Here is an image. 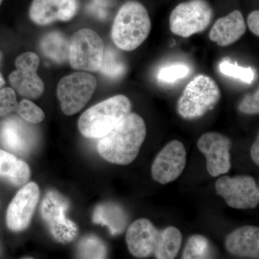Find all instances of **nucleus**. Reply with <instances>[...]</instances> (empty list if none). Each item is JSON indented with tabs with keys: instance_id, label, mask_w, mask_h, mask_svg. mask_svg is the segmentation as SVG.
<instances>
[{
	"instance_id": "nucleus-8",
	"label": "nucleus",
	"mask_w": 259,
	"mask_h": 259,
	"mask_svg": "<svg viewBox=\"0 0 259 259\" xmlns=\"http://www.w3.org/2000/svg\"><path fill=\"white\" fill-rule=\"evenodd\" d=\"M69 202L61 194L50 191L45 196L40 207L42 220L56 241L68 243L74 241L78 235V227L66 217Z\"/></svg>"
},
{
	"instance_id": "nucleus-27",
	"label": "nucleus",
	"mask_w": 259,
	"mask_h": 259,
	"mask_svg": "<svg viewBox=\"0 0 259 259\" xmlns=\"http://www.w3.org/2000/svg\"><path fill=\"white\" fill-rule=\"evenodd\" d=\"M15 112L30 123H40L45 118V113L41 109L28 100H23L18 103Z\"/></svg>"
},
{
	"instance_id": "nucleus-33",
	"label": "nucleus",
	"mask_w": 259,
	"mask_h": 259,
	"mask_svg": "<svg viewBox=\"0 0 259 259\" xmlns=\"http://www.w3.org/2000/svg\"><path fill=\"white\" fill-rule=\"evenodd\" d=\"M5 83V81L4 78H3V75L0 73V88H2V87L4 86Z\"/></svg>"
},
{
	"instance_id": "nucleus-22",
	"label": "nucleus",
	"mask_w": 259,
	"mask_h": 259,
	"mask_svg": "<svg viewBox=\"0 0 259 259\" xmlns=\"http://www.w3.org/2000/svg\"><path fill=\"white\" fill-rule=\"evenodd\" d=\"M182 233L176 227H167L160 233L157 246L153 255L157 259L176 258L182 245Z\"/></svg>"
},
{
	"instance_id": "nucleus-28",
	"label": "nucleus",
	"mask_w": 259,
	"mask_h": 259,
	"mask_svg": "<svg viewBox=\"0 0 259 259\" xmlns=\"http://www.w3.org/2000/svg\"><path fill=\"white\" fill-rule=\"evenodd\" d=\"M190 69L185 64H177L166 66L160 70L158 79L163 83H171L184 79L190 74Z\"/></svg>"
},
{
	"instance_id": "nucleus-31",
	"label": "nucleus",
	"mask_w": 259,
	"mask_h": 259,
	"mask_svg": "<svg viewBox=\"0 0 259 259\" xmlns=\"http://www.w3.org/2000/svg\"><path fill=\"white\" fill-rule=\"evenodd\" d=\"M248 26L250 31L253 32L255 35H259V12L258 10L250 13L248 17Z\"/></svg>"
},
{
	"instance_id": "nucleus-21",
	"label": "nucleus",
	"mask_w": 259,
	"mask_h": 259,
	"mask_svg": "<svg viewBox=\"0 0 259 259\" xmlns=\"http://www.w3.org/2000/svg\"><path fill=\"white\" fill-rule=\"evenodd\" d=\"M69 42L61 32L54 31L47 34L40 42L44 55L58 64L69 59Z\"/></svg>"
},
{
	"instance_id": "nucleus-6",
	"label": "nucleus",
	"mask_w": 259,
	"mask_h": 259,
	"mask_svg": "<svg viewBox=\"0 0 259 259\" xmlns=\"http://www.w3.org/2000/svg\"><path fill=\"white\" fill-rule=\"evenodd\" d=\"M69 60L73 69L96 72L103 57V40L95 30L83 28L75 32L69 42Z\"/></svg>"
},
{
	"instance_id": "nucleus-24",
	"label": "nucleus",
	"mask_w": 259,
	"mask_h": 259,
	"mask_svg": "<svg viewBox=\"0 0 259 259\" xmlns=\"http://www.w3.org/2000/svg\"><path fill=\"white\" fill-rule=\"evenodd\" d=\"M77 256L80 258H105L107 256L106 245L96 236L85 237L78 245Z\"/></svg>"
},
{
	"instance_id": "nucleus-15",
	"label": "nucleus",
	"mask_w": 259,
	"mask_h": 259,
	"mask_svg": "<svg viewBox=\"0 0 259 259\" xmlns=\"http://www.w3.org/2000/svg\"><path fill=\"white\" fill-rule=\"evenodd\" d=\"M77 10V0H33L29 15L37 25H47L56 21H69Z\"/></svg>"
},
{
	"instance_id": "nucleus-34",
	"label": "nucleus",
	"mask_w": 259,
	"mask_h": 259,
	"mask_svg": "<svg viewBox=\"0 0 259 259\" xmlns=\"http://www.w3.org/2000/svg\"><path fill=\"white\" fill-rule=\"evenodd\" d=\"M2 59H3V55H2V53L0 52V64H1Z\"/></svg>"
},
{
	"instance_id": "nucleus-11",
	"label": "nucleus",
	"mask_w": 259,
	"mask_h": 259,
	"mask_svg": "<svg viewBox=\"0 0 259 259\" xmlns=\"http://www.w3.org/2000/svg\"><path fill=\"white\" fill-rule=\"evenodd\" d=\"M187 152L180 141L174 140L158 153L151 167L153 180L166 185L177 180L185 169Z\"/></svg>"
},
{
	"instance_id": "nucleus-25",
	"label": "nucleus",
	"mask_w": 259,
	"mask_h": 259,
	"mask_svg": "<svg viewBox=\"0 0 259 259\" xmlns=\"http://www.w3.org/2000/svg\"><path fill=\"white\" fill-rule=\"evenodd\" d=\"M211 258V248L208 240L201 235H194L191 236L184 249L182 258Z\"/></svg>"
},
{
	"instance_id": "nucleus-14",
	"label": "nucleus",
	"mask_w": 259,
	"mask_h": 259,
	"mask_svg": "<svg viewBox=\"0 0 259 259\" xmlns=\"http://www.w3.org/2000/svg\"><path fill=\"white\" fill-rule=\"evenodd\" d=\"M161 231L151 221L142 218L130 226L125 240L130 253L137 258H147L154 253Z\"/></svg>"
},
{
	"instance_id": "nucleus-2",
	"label": "nucleus",
	"mask_w": 259,
	"mask_h": 259,
	"mask_svg": "<svg viewBox=\"0 0 259 259\" xmlns=\"http://www.w3.org/2000/svg\"><path fill=\"white\" fill-rule=\"evenodd\" d=\"M151 30V18L144 5L138 1H128L116 15L111 37L121 50L132 51L147 39Z\"/></svg>"
},
{
	"instance_id": "nucleus-19",
	"label": "nucleus",
	"mask_w": 259,
	"mask_h": 259,
	"mask_svg": "<svg viewBox=\"0 0 259 259\" xmlns=\"http://www.w3.org/2000/svg\"><path fill=\"white\" fill-rule=\"evenodd\" d=\"M30 177L28 165L14 155L0 150V177L15 186L26 183Z\"/></svg>"
},
{
	"instance_id": "nucleus-16",
	"label": "nucleus",
	"mask_w": 259,
	"mask_h": 259,
	"mask_svg": "<svg viewBox=\"0 0 259 259\" xmlns=\"http://www.w3.org/2000/svg\"><path fill=\"white\" fill-rule=\"evenodd\" d=\"M246 26L243 15L238 10L218 19L209 32V39L221 47L238 41L244 35Z\"/></svg>"
},
{
	"instance_id": "nucleus-20",
	"label": "nucleus",
	"mask_w": 259,
	"mask_h": 259,
	"mask_svg": "<svg viewBox=\"0 0 259 259\" xmlns=\"http://www.w3.org/2000/svg\"><path fill=\"white\" fill-rule=\"evenodd\" d=\"M93 221L107 226L112 235H117L125 230L127 217L120 206L112 203L102 204L95 209Z\"/></svg>"
},
{
	"instance_id": "nucleus-26",
	"label": "nucleus",
	"mask_w": 259,
	"mask_h": 259,
	"mask_svg": "<svg viewBox=\"0 0 259 259\" xmlns=\"http://www.w3.org/2000/svg\"><path fill=\"white\" fill-rule=\"evenodd\" d=\"M220 71L225 76L240 79L243 82L251 83L255 78V73L251 67H242L236 62L231 63L230 59H225L219 65Z\"/></svg>"
},
{
	"instance_id": "nucleus-23",
	"label": "nucleus",
	"mask_w": 259,
	"mask_h": 259,
	"mask_svg": "<svg viewBox=\"0 0 259 259\" xmlns=\"http://www.w3.org/2000/svg\"><path fill=\"white\" fill-rule=\"evenodd\" d=\"M99 71L107 77L117 79L125 74L126 66L119 53L115 49L108 47L104 50Z\"/></svg>"
},
{
	"instance_id": "nucleus-29",
	"label": "nucleus",
	"mask_w": 259,
	"mask_h": 259,
	"mask_svg": "<svg viewBox=\"0 0 259 259\" xmlns=\"http://www.w3.org/2000/svg\"><path fill=\"white\" fill-rule=\"evenodd\" d=\"M16 94L10 88L0 89V117H6L18 107Z\"/></svg>"
},
{
	"instance_id": "nucleus-13",
	"label": "nucleus",
	"mask_w": 259,
	"mask_h": 259,
	"mask_svg": "<svg viewBox=\"0 0 259 259\" xmlns=\"http://www.w3.org/2000/svg\"><path fill=\"white\" fill-rule=\"evenodd\" d=\"M40 197L38 186L29 182L19 190L7 212V225L11 231L19 232L28 228Z\"/></svg>"
},
{
	"instance_id": "nucleus-3",
	"label": "nucleus",
	"mask_w": 259,
	"mask_h": 259,
	"mask_svg": "<svg viewBox=\"0 0 259 259\" xmlns=\"http://www.w3.org/2000/svg\"><path fill=\"white\" fill-rule=\"evenodd\" d=\"M131 110V101L116 95L90 107L80 117V133L89 139H101L112 131Z\"/></svg>"
},
{
	"instance_id": "nucleus-9",
	"label": "nucleus",
	"mask_w": 259,
	"mask_h": 259,
	"mask_svg": "<svg viewBox=\"0 0 259 259\" xmlns=\"http://www.w3.org/2000/svg\"><path fill=\"white\" fill-rule=\"evenodd\" d=\"M215 190L232 208L254 209L259 202L258 187L251 177H221L216 182Z\"/></svg>"
},
{
	"instance_id": "nucleus-4",
	"label": "nucleus",
	"mask_w": 259,
	"mask_h": 259,
	"mask_svg": "<svg viewBox=\"0 0 259 259\" xmlns=\"http://www.w3.org/2000/svg\"><path fill=\"white\" fill-rule=\"evenodd\" d=\"M221 97L216 81L207 75H198L186 86L177 103V110L186 120L199 118L213 110Z\"/></svg>"
},
{
	"instance_id": "nucleus-17",
	"label": "nucleus",
	"mask_w": 259,
	"mask_h": 259,
	"mask_svg": "<svg viewBox=\"0 0 259 259\" xmlns=\"http://www.w3.org/2000/svg\"><path fill=\"white\" fill-rule=\"evenodd\" d=\"M227 250L238 256L258 258L259 253V229L258 227H241L227 237Z\"/></svg>"
},
{
	"instance_id": "nucleus-32",
	"label": "nucleus",
	"mask_w": 259,
	"mask_h": 259,
	"mask_svg": "<svg viewBox=\"0 0 259 259\" xmlns=\"http://www.w3.org/2000/svg\"><path fill=\"white\" fill-rule=\"evenodd\" d=\"M250 156L253 162L258 166L259 165V137L257 136L255 142L252 145L251 149H250Z\"/></svg>"
},
{
	"instance_id": "nucleus-30",
	"label": "nucleus",
	"mask_w": 259,
	"mask_h": 259,
	"mask_svg": "<svg viewBox=\"0 0 259 259\" xmlns=\"http://www.w3.org/2000/svg\"><path fill=\"white\" fill-rule=\"evenodd\" d=\"M240 111L248 115H256L259 112V92L247 95L239 104Z\"/></svg>"
},
{
	"instance_id": "nucleus-1",
	"label": "nucleus",
	"mask_w": 259,
	"mask_h": 259,
	"mask_svg": "<svg viewBox=\"0 0 259 259\" xmlns=\"http://www.w3.org/2000/svg\"><path fill=\"white\" fill-rule=\"evenodd\" d=\"M146 137L144 119L130 112L110 132L100 139L97 149L106 161L117 165H127L137 157Z\"/></svg>"
},
{
	"instance_id": "nucleus-10",
	"label": "nucleus",
	"mask_w": 259,
	"mask_h": 259,
	"mask_svg": "<svg viewBox=\"0 0 259 259\" xmlns=\"http://www.w3.org/2000/svg\"><path fill=\"white\" fill-rule=\"evenodd\" d=\"M39 64L40 59L35 53H24L17 58L16 70L10 74L9 81L19 95L28 99L41 96L44 84L36 72Z\"/></svg>"
},
{
	"instance_id": "nucleus-35",
	"label": "nucleus",
	"mask_w": 259,
	"mask_h": 259,
	"mask_svg": "<svg viewBox=\"0 0 259 259\" xmlns=\"http://www.w3.org/2000/svg\"><path fill=\"white\" fill-rule=\"evenodd\" d=\"M3 0H0V5H1L2 3H3Z\"/></svg>"
},
{
	"instance_id": "nucleus-5",
	"label": "nucleus",
	"mask_w": 259,
	"mask_h": 259,
	"mask_svg": "<svg viewBox=\"0 0 259 259\" xmlns=\"http://www.w3.org/2000/svg\"><path fill=\"white\" fill-rule=\"evenodd\" d=\"M213 10L206 0H190L172 10L169 28L175 35L189 37L206 30L212 22Z\"/></svg>"
},
{
	"instance_id": "nucleus-7",
	"label": "nucleus",
	"mask_w": 259,
	"mask_h": 259,
	"mask_svg": "<svg viewBox=\"0 0 259 259\" xmlns=\"http://www.w3.org/2000/svg\"><path fill=\"white\" fill-rule=\"evenodd\" d=\"M96 88V79L87 72H74L62 78L58 85L57 96L65 115H73L82 110Z\"/></svg>"
},
{
	"instance_id": "nucleus-12",
	"label": "nucleus",
	"mask_w": 259,
	"mask_h": 259,
	"mask_svg": "<svg viewBox=\"0 0 259 259\" xmlns=\"http://www.w3.org/2000/svg\"><path fill=\"white\" fill-rule=\"evenodd\" d=\"M231 147V140L219 133H206L199 138L197 148L205 156L207 170L211 176H221L230 171Z\"/></svg>"
},
{
	"instance_id": "nucleus-18",
	"label": "nucleus",
	"mask_w": 259,
	"mask_h": 259,
	"mask_svg": "<svg viewBox=\"0 0 259 259\" xmlns=\"http://www.w3.org/2000/svg\"><path fill=\"white\" fill-rule=\"evenodd\" d=\"M0 141L7 149L16 153H24L30 149V131L21 120L10 117L0 124Z\"/></svg>"
}]
</instances>
